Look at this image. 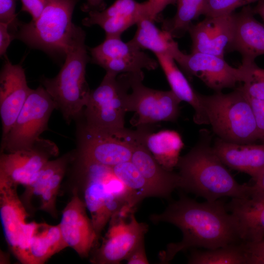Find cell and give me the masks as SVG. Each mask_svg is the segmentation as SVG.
<instances>
[{
	"instance_id": "1",
	"label": "cell",
	"mask_w": 264,
	"mask_h": 264,
	"mask_svg": "<svg viewBox=\"0 0 264 264\" xmlns=\"http://www.w3.org/2000/svg\"><path fill=\"white\" fill-rule=\"evenodd\" d=\"M150 220L154 223L172 224L182 233L180 242L169 243L160 252L162 264L168 263L177 253L191 248L211 249L242 242L234 217L219 199L198 202L181 194L162 213L151 215Z\"/></svg>"
},
{
	"instance_id": "2",
	"label": "cell",
	"mask_w": 264,
	"mask_h": 264,
	"mask_svg": "<svg viewBox=\"0 0 264 264\" xmlns=\"http://www.w3.org/2000/svg\"><path fill=\"white\" fill-rule=\"evenodd\" d=\"M71 164L74 189L83 196L99 240L113 215L126 208H136L141 200L116 176L111 167L86 159L76 152Z\"/></svg>"
},
{
	"instance_id": "3",
	"label": "cell",
	"mask_w": 264,
	"mask_h": 264,
	"mask_svg": "<svg viewBox=\"0 0 264 264\" xmlns=\"http://www.w3.org/2000/svg\"><path fill=\"white\" fill-rule=\"evenodd\" d=\"M210 132L199 131L196 145L182 156L176 167L181 178V189L215 201L224 197L246 198L250 196L251 185L239 183L215 153Z\"/></svg>"
},
{
	"instance_id": "4",
	"label": "cell",
	"mask_w": 264,
	"mask_h": 264,
	"mask_svg": "<svg viewBox=\"0 0 264 264\" xmlns=\"http://www.w3.org/2000/svg\"><path fill=\"white\" fill-rule=\"evenodd\" d=\"M85 38V31L77 26L66 53L65 63L58 74L53 78L41 79L42 85L67 124L81 115L91 91L86 79V66L89 58Z\"/></svg>"
},
{
	"instance_id": "5",
	"label": "cell",
	"mask_w": 264,
	"mask_h": 264,
	"mask_svg": "<svg viewBox=\"0 0 264 264\" xmlns=\"http://www.w3.org/2000/svg\"><path fill=\"white\" fill-rule=\"evenodd\" d=\"M209 124L218 138L238 144L259 140L254 112L241 87L229 93L201 94Z\"/></svg>"
},
{
	"instance_id": "6",
	"label": "cell",
	"mask_w": 264,
	"mask_h": 264,
	"mask_svg": "<svg viewBox=\"0 0 264 264\" xmlns=\"http://www.w3.org/2000/svg\"><path fill=\"white\" fill-rule=\"evenodd\" d=\"M77 2V0H48L36 20L19 22L14 37L31 47L65 55L77 26L72 22Z\"/></svg>"
},
{
	"instance_id": "7",
	"label": "cell",
	"mask_w": 264,
	"mask_h": 264,
	"mask_svg": "<svg viewBox=\"0 0 264 264\" xmlns=\"http://www.w3.org/2000/svg\"><path fill=\"white\" fill-rule=\"evenodd\" d=\"M132 73L106 71L99 86L90 91L82 113L84 123L112 133L125 134L130 131L124 127V118Z\"/></svg>"
},
{
	"instance_id": "8",
	"label": "cell",
	"mask_w": 264,
	"mask_h": 264,
	"mask_svg": "<svg viewBox=\"0 0 264 264\" xmlns=\"http://www.w3.org/2000/svg\"><path fill=\"white\" fill-rule=\"evenodd\" d=\"M55 109L54 101L42 85L32 89L13 126L2 137L1 152L31 148L47 129Z\"/></svg>"
},
{
	"instance_id": "9",
	"label": "cell",
	"mask_w": 264,
	"mask_h": 264,
	"mask_svg": "<svg viewBox=\"0 0 264 264\" xmlns=\"http://www.w3.org/2000/svg\"><path fill=\"white\" fill-rule=\"evenodd\" d=\"M143 71L133 72L131 89L126 101L127 112H134L131 123L138 128L161 121L175 122L181 101L171 90L154 89L142 84Z\"/></svg>"
},
{
	"instance_id": "10",
	"label": "cell",
	"mask_w": 264,
	"mask_h": 264,
	"mask_svg": "<svg viewBox=\"0 0 264 264\" xmlns=\"http://www.w3.org/2000/svg\"><path fill=\"white\" fill-rule=\"evenodd\" d=\"M76 153L93 162L110 167L130 161L138 142L136 131L115 134L80 124Z\"/></svg>"
},
{
	"instance_id": "11",
	"label": "cell",
	"mask_w": 264,
	"mask_h": 264,
	"mask_svg": "<svg viewBox=\"0 0 264 264\" xmlns=\"http://www.w3.org/2000/svg\"><path fill=\"white\" fill-rule=\"evenodd\" d=\"M135 211L125 210L113 215L102 244L96 249L91 262L98 264H116L126 260L142 241L148 225L136 219Z\"/></svg>"
},
{
	"instance_id": "12",
	"label": "cell",
	"mask_w": 264,
	"mask_h": 264,
	"mask_svg": "<svg viewBox=\"0 0 264 264\" xmlns=\"http://www.w3.org/2000/svg\"><path fill=\"white\" fill-rule=\"evenodd\" d=\"M74 155V152L68 153L49 160L25 186L21 199L27 212L41 210L57 217V197Z\"/></svg>"
},
{
	"instance_id": "13",
	"label": "cell",
	"mask_w": 264,
	"mask_h": 264,
	"mask_svg": "<svg viewBox=\"0 0 264 264\" xmlns=\"http://www.w3.org/2000/svg\"><path fill=\"white\" fill-rule=\"evenodd\" d=\"M173 58L189 77H198L216 92L234 88L237 83L242 82V66L233 67L224 58L201 52L187 54L179 49Z\"/></svg>"
},
{
	"instance_id": "14",
	"label": "cell",
	"mask_w": 264,
	"mask_h": 264,
	"mask_svg": "<svg viewBox=\"0 0 264 264\" xmlns=\"http://www.w3.org/2000/svg\"><path fill=\"white\" fill-rule=\"evenodd\" d=\"M89 51L93 63L117 74L154 70L159 65L130 41L124 42L121 37H106L101 44Z\"/></svg>"
},
{
	"instance_id": "15",
	"label": "cell",
	"mask_w": 264,
	"mask_h": 264,
	"mask_svg": "<svg viewBox=\"0 0 264 264\" xmlns=\"http://www.w3.org/2000/svg\"><path fill=\"white\" fill-rule=\"evenodd\" d=\"M58 154L55 144L41 138L30 149L1 152L0 182L26 186L50 158Z\"/></svg>"
},
{
	"instance_id": "16",
	"label": "cell",
	"mask_w": 264,
	"mask_h": 264,
	"mask_svg": "<svg viewBox=\"0 0 264 264\" xmlns=\"http://www.w3.org/2000/svg\"><path fill=\"white\" fill-rule=\"evenodd\" d=\"M72 192L71 199L62 212L59 227L66 246L86 257L98 240L91 220L87 214L86 204L75 189Z\"/></svg>"
},
{
	"instance_id": "17",
	"label": "cell",
	"mask_w": 264,
	"mask_h": 264,
	"mask_svg": "<svg viewBox=\"0 0 264 264\" xmlns=\"http://www.w3.org/2000/svg\"><path fill=\"white\" fill-rule=\"evenodd\" d=\"M235 29V13L205 17L188 29L192 41V52H201L224 58L231 51Z\"/></svg>"
},
{
	"instance_id": "18",
	"label": "cell",
	"mask_w": 264,
	"mask_h": 264,
	"mask_svg": "<svg viewBox=\"0 0 264 264\" xmlns=\"http://www.w3.org/2000/svg\"><path fill=\"white\" fill-rule=\"evenodd\" d=\"M24 69L6 60L0 73V115L2 137L10 130L31 90Z\"/></svg>"
},
{
	"instance_id": "19",
	"label": "cell",
	"mask_w": 264,
	"mask_h": 264,
	"mask_svg": "<svg viewBox=\"0 0 264 264\" xmlns=\"http://www.w3.org/2000/svg\"><path fill=\"white\" fill-rule=\"evenodd\" d=\"M144 17L149 18L146 1L116 0L106 9L89 11L82 23L86 26L99 25L106 37H121L123 32Z\"/></svg>"
},
{
	"instance_id": "20",
	"label": "cell",
	"mask_w": 264,
	"mask_h": 264,
	"mask_svg": "<svg viewBox=\"0 0 264 264\" xmlns=\"http://www.w3.org/2000/svg\"><path fill=\"white\" fill-rule=\"evenodd\" d=\"M131 161L136 167L148 183L152 197L169 198L176 188H180L181 178L163 168L141 143L135 146Z\"/></svg>"
},
{
	"instance_id": "21",
	"label": "cell",
	"mask_w": 264,
	"mask_h": 264,
	"mask_svg": "<svg viewBox=\"0 0 264 264\" xmlns=\"http://www.w3.org/2000/svg\"><path fill=\"white\" fill-rule=\"evenodd\" d=\"M253 8L244 6L235 13V29L231 51H238L242 63L254 62L264 54V24L254 17Z\"/></svg>"
},
{
	"instance_id": "22",
	"label": "cell",
	"mask_w": 264,
	"mask_h": 264,
	"mask_svg": "<svg viewBox=\"0 0 264 264\" xmlns=\"http://www.w3.org/2000/svg\"><path fill=\"white\" fill-rule=\"evenodd\" d=\"M213 147L225 166L248 174L253 180L264 167V142L238 144L217 137Z\"/></svg>"
},
{
	"instance_id": "23",
	"label": "cell",
	"mask_w": 264,
	"mask_h": 264,
	"mask_svg": "<svg viewBox=\"0 0 264 264\" xmlns=\"http://www.w3.org/2000/svg\"><path fill=\"white\" fill-rule=\"evenodd\" d=\"M226 206L236 220L242 242H254L264 238V198H232Z\"/></svg>"
},
{
	"instance_id": "24",
	"label": "cell",
	"mask_w": 264,
	"mask_h": 264,
	"mask_svg": "<svg viewBox=\"0 0 264 264\" xmlns=\"http://www.w3.org/2000/svg\"><path fill=\"white\" fill-rule=\"evenodd\" d=\"M17 186L0 182V216L5 240L13 253L29 215L17 192Z\"/></svg>"
},
{
	"instance_id": "25",
	"label": "cell",
	"mask_w": 264,
	"mask_h": 264,
	"mask_svg": "<svg viewBox=\"0 0 264 264\" xmlns=\"http://www.w3.org/2000/svg\"><path fill=\"white\" fill-rule=\"evenodd\" d=\"M147 126L138 128L139 142L164 169L172 171L176 167L184 143L179 133L173 130L152 132Z\"/></svg>"
},
{
	"instance_id": "26",
	"label": "cell",
	"mask_w": 264,
	"mask_h": 264,
	"mask_svg": "<svg viewBox=\"0 0 264 264\" xmlns=\"http://www.w3.org/2000/svg\"><path fill=\"white\" fill-rule=\"evenodd\" d=\"M171 88V90L181 101L190 105L194 110L193 120L198 125L209 124L202 106L201 94L192 87L174 58L166 54H155Z\"/></svg>"
},
{
	"instance_id": "27",
	"label": "cell",
	"mask_w": 264,
	"mask_h": 264,
	"mask_svg": "<svg viewBox=\"0 0 264 264\" xmlns=\"http://www.w3.org/2000/svg\"><path fill=\"white\" fill-rule=\"evenodd\" d=\"M154 21L147 17L136 24L137 30L130 41L141 50L148 49L154 54H166L172 57L179 48L177 43L167 31L158 28Z\"/></svg>"
},
{
	"instance_id": "28",
	"label": "cell",
	"mask_w": 264,
	"mask_h": 264,
	"mask_svg": "<svg viewBox=\"0 0 264 264\" xmlns=\"http://www.w3.org/2000/svg\"><path fill=\"white\" fill-rule=\"evenodd\" d=\"M66 247L59 224L38 223L30 245V264H42Z\"/></svg>"
},
{
	"instance_id": "29",
	"label": "cell",
	"mask_w": 264,
	"mask_h": 264,
	"mask_svg": "<svg viewBox=\"0 0 264 264\" xmlns=\"http://www.w3.org/2000/svg\"><path fill=\"white\" fill-rule=\"evenodd\" d=\"M206 0H176L177 10L171 18L161 20L162 29L174 38H180L188 31L192 22L203 15Z\"/></svg>"
},
{
	"instance_id": "30",
	"label": "cell",
	"mask_w": 264,
	"mask_h": 264,
	"mask_svg": "<svg viewBox=\"0 0 264 264\" xmlns=\"http://www.w3.org/2000/svg\"><path fill=\"white\" fill-rule=\"evenodd\" d=\"M187 262L190 264H246L242 242L204 251L193 249Z\"/></svg>"
},
{
	"instance_id": "31",
	"label": "cell",
	"mask_w": 264,
	"mask_h": 264,
	"mask_svg": "<svg viewBox=\"0 0 264 264\" xmlns=\"http://www.w3.org/2000/svg\"><path fill=\"white\" fill-rule=\"evenodd\" d=\"M116 175L130 190L135 192L142 200L152 197L149 186L136 167L127 161L112 167Z\"/></svg>"
},
{
	"instance_id": "32",
	"label": "cell",
	"mask_w": 264,
	"mask_h": 264,
	"mask_svg": "<svg viewBox=\"0 0 264 264\" xmlns=\"http://www.w3.org/2000/svg\"><path fill=\"white\" fill-rule=\"evenodd\" d=\"M243 85L241 88L250 97L264 100V69L254 62L242 63Z\"/></svg>"
},
{
	"instance_id": "33",
	"label": "cell",
	"mask_w": 264,
	"mask_h": 264,
	"mask_svg": "<svg viewBox=\"0 0 264 264\" xmlns=\"http://www.w3.org/2000/svg\"><path fill=\"white\" fill-rule=\"evenodd\" d=\"M260 0H206L203 15L216 17L229 14L237 8L249 5Z\"/></svg>"
},
{
	"instance_id": "34",
	"label": "cell",
	"mask_w": 264,
	"mask_h": 264,
	"mask_svg": "<svg viewBox=\"0 0 264 264\" xmlns=\"http://www.w3.org/2000/svg\"><path fill=\"white\" fill-rule=\"evenodd\" d=\"M38 223L26 222L19 235L16 249L13 253L22 263L30 264V245Z\"/></svg>"
},
{
	"instance_id": "35",
	"label": "cell",
	"mask_w": 264,
	"mask_h": 264,
	"mask_svg": "<svg viewBox=\"0 0 264 264\" xmlns=\"http://www.w3.org/2000/svg\"><path fill=\"white\" fill-rule=\"evenodd\" d=\"M246 264H264V238L254 242H243Z\"/></svg>"
},
{
	"instance_id": "36",
	"label": "cell",
	"mask_w": 264,
	"mask_h": 264,
	"mask_svg": "<svg viewBox=\"0 0 264 264\" xmlns=\"http://www.w3.org/2000/svg\"><path fill=\"white\" fill-rule=\"evenodd\" d=\"M0 22L8 24L16 30L20 22L17 19L15 0H0Z\"/></svg>"
},
{
	"instance_id": "37",
	"label": "cell",
	"mask_w": 264,
	"mask_h": 264,
	"mask_svg": "<svg viewBox=\"0 0 264 264\" xmlns=\"http://www.w3.org/2000/svg\"><path fill=\"white\" fill-rule=\"evenodd\" d=\"M247 96L254 112L259 140L264 142V100L253 98L247 95Z\"/></svg>"
},
{
	"instance_id": "38",
	"label": "cell",
	"mask_w": 264,
	"mask_h": 264,
	"mask_svg": "<svg viewBox=\"0 0 264 264\" xmlns=\"http://www.w3.org/2000/svg\"><path fill=\"white\" fill-rule=\"evenodd\" d=\"M176 0H147L149 18L155 22L158 20L161 12L169 5L176 3Z\"/></svg>"
},
{
	"instance_id": "39",
	"label": "cell",
	"mask_w": 264,
	"mask_h": 264,
	"mask_svg": "<svg viewBox=\"0 0 264 264\" xmlns=\"http://www.w3.org/2000/svg\"><path fill=\"white\" fill-rule=\"evenodd\" d=\"M22 10L30 14L32 20H36L46 6L48 0H20Z\"/></svg>"
},
{
	"instance_id": "40",
	"label": "cell",
	"mask_w": 264,
	"mask_h": 264,
	"mask_svg": "<svg viewBox=\"0 0 264 264\" xmlns=\"http://www.w3.org/2000/svg\"><path fill=\"white\" fill-rule=\"evenodd\" d=\"M128 264H148L144 241L141 242L128 255L126 260Z\"/></svg>"
},
{
	"instance_id": "41",
	"label": "cell",
	"mask_w": 264,
	"mask_h": 264,
	"mask_svg": "<svg viewBox=\"0 0 264 264\" xmlns=\"http://www.w3.org/2000/svg\"><path fill=\"white\" fill-rule=\"evenodd\" d=\"M9 25L0 22V55H4L9 46L12 40L14 38L13 35L8 31Z\"/></svg>"
},
{
	"instance_id": "42",
	"label": "cell",
	"mask_w": 264,
	"mask_h": 264,
	"mask_svg": "<svg viewBox=\"0 0 264 264\" xmlns=\"http://www.w3.org/2000/svg\"><path fill=\"white\" fill-rule=\"evenodd\" d=\"M253 181L250 197L264 198V167Z\"/></svg>"
},
{
	"instance_id": "43",
	"label": "cell",
	"mask_w": 264,
	"mask_h": 264,
	"mask_svg": "<svg viewBox=\"0 0 264 264\" xmlns=\"http://www.w3.org/2000/svg\"><path fill=\"white\" fill-rule=\"evenodd\" d=\"M104 0H87V5L85 6L86 10H100L103 6Z\"/></svg>"
},
{
	"instance_id": "44",
	"label": "cell",
	"mask_w": 264,
	"mask_h": 264,
	"mask_svg": "<svg viewBox=\"0 0 264 264\" xmlns=\"http://www.w3.org/2000/svg\"><path fill=\"white\" fill-rule=\"evenodd\" d=\"M253 10L255 14L259 15L264 21V0L259 1Z\"/></svg>"
}]
</instances>
